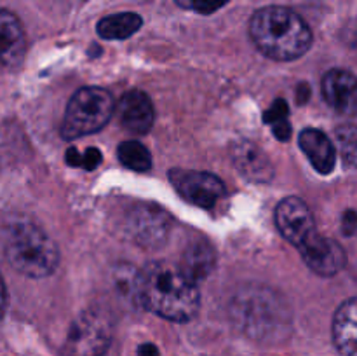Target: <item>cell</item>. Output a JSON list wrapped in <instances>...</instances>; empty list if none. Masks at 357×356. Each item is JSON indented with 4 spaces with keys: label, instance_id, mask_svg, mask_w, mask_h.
Masks as SVG:
<instances>
[{
    "label": "cell",
    "instance_id": "6da1fadb",
    "mask_svg": "<svg viewBox=\"0 0 357 356\" xmlns=\"http://www.w3.org/2000/svg\"><path fill=\"white\" fill-rule=\"evenodd\" d=\"M135 295L150 313L169 321H190L201 306L197 285L180 265L152 262L135 279Z\"/></svg>",
    "mask_w": 357,
    "mask_h": 356
},
{
    "label": "cell",
    "instance_id": "7a4b0ae2",
    "mask_svg": "<svg viewBox=\"0 0 357 356\" xmlns=\"http://www.w3.org/2000/svg\"><path fill=\"white\" fill-rule=\"evenodd\" d=\"M250 35L258 51L275 61H293L312 45L309 24L288 7L268 6L257 10L250 21Z\"/></svg>",
    "mask_w": 357,
    "mask_h": 356
},
{
    "label": "cell",
    "instance_id": "3957f363",
    "mask_svg": "<svg viewBox=\"0 0 357 356\" xmlns=\"http://www.w3.org/2000/svg\"><path fill=\"white\" fill-rule=\"evenodd\" d=\"M2 253L10 267L28 278H45L59 264L58 244L30 220H16L3 229Z\"/></svg>",
    "mask_w": 357,
    "mask_h": 356
},
{
    "label": "cell",
    "instance_id": "277c9868",
    "mask_svg": "<svg viewBox=\"0 0 357 356\" xmlns=\"http://www.w3.org/2000/svg\"><path fill=\"white\" fill-rule=\"evenodd\" d=\"M230 311L237 323L257 337L278 334L284 321V302L281 295L264 286L241 290L232 299Z\"/></svg>",
    "mask_w": 357,
    "mask_h": 356
},
{
    "label": "cell",
    "instance_id": "5b68a950",
    "mask_svg": "<svg viewBox=\"0 0 357 356\" xmlns=\"http://www.w3.org/2000/svg\"><path fill=\"white\" fill-rule=\"evenodd\" d=\"M115 103L112 94L103 87H82L68 101L61 124V136L75 140L96 133L110 121Z\"/></svg>",
    "mask_w": 357,
    "mask_h": 356
},
{
    "label": "cell",
    "instance_id": "8992f818",
    "mask_svg": "<svg viewBox=\"0 0 357 356\" xmlns=\"http://www.w3.org/2000/svg\"><path fill=\"white\" fill-rule=\"evenodd\" d=\"M110 342V321L96 311H86L70 327L65 353L68 356H103Z\"/></svg>",
    "mask_w": 357,
    "mask_h": 356
},
{
    "label": "cell",
    "instance_id": "52a82bcc",
    "mask_svg": "<svg viewBox=\"0 0 357 356\" xmlns=\"http://www.w3.org/2000/svg\"><path fill=\"white\" fill-rule=\"evenodd\" d=\"M173 220L157 206H136L126 218V232L145 248H159L167 241Z\"/></svg>",
    "mask_w": 357,
    "mask_h": 356
},
{
    "label": "cell",
    "instance_id": "ba28073f",
    "mask_svg": "<svg viewBox=\"0 0 357 356\" xmlns=\"http://www.w3.org/2000/svg\"><path fill=\"white\" fill-rule=\"evenodd\" d=\"M169 178L185 201L201 208H211L225 194L223 181L216 175L206 171L173 170Z\"/></svg>",
    "mask_w": 357,
    "mask_h": 356
},
{
    "label": "cell",
    "instance_id": "9c48e42d",
    "mask_svg": "<svg viewBox=\"0 0 357 356\" xmlns=\"http://www.w3.org/2000/svg\"><path fill=\"white\" fill-rule=\"evenodd\" d=\"M275 223L282 236L296 248L317 232L312 212L300 198H286L279 202L275 208Z\"/></svg>",
    "mask_w": 357,
    "mask_h": 356
},
{
    "label": "cell",
    "instance_id": "30bf717a",
    "mask_svg": "<svg viewBox=\"0 0 357 356\" xmlns=\"http://www.w3.org/2000/svg\"><path fill=\"white\" fill-rule=\"evenodd\" d=\"M305 264L319 276H335L344 269L347 262L344 248L340 243L330 237L314 234L309 241L298 248Z\"/></svg>",
    "mask_w": 357,
    "mask_h": 356
},
{
    "label": "cell",
    "instance_id": "8fae6325",
    "mask_svg": "<svg viewBox=\"0 0 357 356\" xmlns=\"http://www.w3.org/2000/svg\"><path fill=\"white\" fill-rule=\"evenodd\" d=\"M323 96L326 103L345 117L357 115V77L344 68H333L323 77Z\"/></svg>",
    "mask_w": 357,
    "mask_h": 356
},
{
    "label": "cell",
    "instance_id": "7c38bea8",
    "mask_svg": "<svg viewBox=\"0 0 357 356\" xmlns=\"http://www.w3.org/2000/svg\"><path fill=\"white\" fill-rule=\"evenodd\" d=\"M121 124L132 135H145L153 126V105L143 91H129L119 103Z\"/></svg>",
    "mask_w": 357,
    "mask_h": 356
},
{
    "label": "cell",
    "instance_id": "4fadbf2b",
    "mask_svg": "<svg viewBox=\"0 0 357 356\" xmlns=\"http://www.w3.org/2000/svg\"><path fill=\"white\" fill-rule=\"evenodd\" d=\"M26 54V35L23 24L10 10H0V63L17 66Z\"/></svg>",
    "mask_w": 357,
    "mask_h": 356
},
{
    "label": "cell",
    "instance_id": "5bb4252c",
    "mask_svg": "<svg viewBox=\"0 0 357 356\" xmlns=\"http://www.w3.org/2000/svg\"><path fill=\"white\" fill-rule=\"evenodd\" d=\"M232 161L237 170L253 181H268L274 177V168L267 154L253 142L241 140L232 149Z\"/></svg>",
    "mask_w": 357,
    "mask_h": 356
},
{
    "label": "cell",
    "instance_id": "9a60e30c",
    "mask_svg": "<svg viewBox=\"0 0 357 356\" xmlns=\"http://www.w3.org/2000/svg\"><path fill=\"white\" fill-rule=\"evenodd\" d=\"M300 147H302L303 154L307 159L310 161L316 171L321 175H330L335 170V163H337V150L331 140L324 135L319 129H303L300 133Z\"/></svg>",
    "mask_w": 357,
    "mask_h": 356
},
{
    "label": "cell",
    "instance_id": "2e32d148",
    "mask_svg": "<svg viewBox=\"0 0 357 356\" xmlns=\"http://www.w3.org/2000/svg\"><path fill=\"white\" fill-rule=\"evenodd\" d=\"M333 341L344 356H357V297L345 300L335 313Z\"/></svg>",
    "mask_w": 357,
    "mask_h": 356
},
{
    "label": "cell",
    "instance_id": "e0dca14e",
    "mask_svg": "<svg viewBox=\"0 0 357 356\" xmlns=\"http://www.w3.org/2000/svg\"><path fill=\"white\" fill-rule=\"evenodd\" d=\"M215 262H216V255H215V250H213V246L208 243V241L201 239V241H194V243L185 250L180 269L183 271V274L187 276L190 281H194L195 285H197L199 281L208 278L211 269L215 267Z\"/></svg>",
    "mask_w": 357,
    "mask_h": 356
},
{
    "label": "cell",
    "instance_id": "ac0fdd59",
    "mask_svg": "<svg viewBox=\"0 0 357 356\" xmlns=\"http://www.w3.org/2000/svg\"><path fill=\"white\" fill-rule=\"evenodd\" d=\"M142 16L135 13H119L103 17L98 23V35L107 40H124L142 28Z\"/></svg>",
    "mask_w": 357,
    "mask_h": 356
},
{
    "label": "cell",
    "instance_id": "d6986e66",
    "mask_svg": "<svg viewBox=\"0 0 357 356\" xmlns=\"http://www.w3.org/2000/svg\"><path fill=\"white\" fill-rule=\"evenodd\" d=\"M119 161L124 164L126 168L135 171H146L152 166V156L146 150L145 145H142L139 142H135V140H129V142H124L119 145L117 150Z\"/></svg>",
    "mask_w": 357,
    "mask_h": 356
},
{
    "label": "cell",
    "instance_id": "ffe728a7",
    "mask_svg": "<svg viewBox=\"0 0 357 356\" xmlns=\"http://www.w3.org/2000/svg\"><path fill=\"white\" fill-rule=\"evenodd\" d=\"M338 152L347 166L357 168V126L344 124L335 131Z\"/></svg>",
    "mask_w": 357,
    "mask_h": 356
},
{
    "label": "cell",
    "instance_id": "44dd1931",
    "mask_svg": "<svg viewBox=\"0 0 357 356\" xmlns=\"http://www.w3.org/2000/svg\"><path fill=\"white\" fill-rule=\"evenodd\" d=\"M65 161L70 166H80L84 170H94V168L100 166L101 163V152L98 149H87L86 152L80 154L77 152V149L66 150Z\"/></svg>",
    "mask_w": 357,
    "mask_h": 356
},
{
    "label": "cell",
    "instance_id": "7402d4cb",
    "mask_svg": "<svg viewBox=\"0 0 357 356\" xmlns=\"http://www.w3.org/2000/svg\"><path fill=\"white\" fill-rule=\"evenodd\" d=\"M288 115H289L288 105H286L284 100H281V98H279V100H275L274 103H272V107L265 112L264 119L267 124L272 126V124H275V122L288 119Z\"/></svg>",
    "mask_w": 357,
    "mask_h": 356
},
{
    "label": "cell",
    "instance_id": "603a6c76",
    "mask_svg": "<svg viewBox=\"0 0 357 356\" xmlns=\"http://www.w3.org/2000/svg\"><path fill=\"white\" fill-rule=\"evenodd\" d=\"M230 0H190L188 9L195 10L199 14H213L222 9L223 6H227Z\"/></svg>",
    "mask_w": 357,
    "mask_h": 356
},
{
    "label": "cell",
    "instance_id": "cb8c5ba5",
    "mask_svg": "<svg viewBox=\"0 0 357 356\" xmlns=\"http://www.w3.org/2000/svg\"><path fill=\"white\" fill-rule=\"evenodd\" d=\"M272 133H274L275 138L281 140V142H286V140H289V136H291V126H289L288 119H284V121H279V122H275V124H272Z\"/></svg>",
    "mask_w": 357,
    "mask_h": 356
},
{
    "label": "cell",
    "instance_id": "d4e9b609",
    "mask_svg": "<svg viewBox=\"0 0 357 356\" xmlns=\"http://www.w3.org/2000/svg\"><path fill=\"white\" fill-rule=\"evenodd\" d=\"M138 356H159V351L153 344H143L139 346Z\"/></svg>",
    "mask_w": 357,
    "mask_h": 356
},
{
    "label": "cell",
    "instance_id": "484cf974",
    "mask_svg": "<svg viewBox=\"0 0 357 356\" xmlns=\"http://www.w3.org/2000/svg\"><path fill=\"white\" fill-rule=\"evenodd\" d=\"M6 304H7L6 285H3L2 278H0V318L3 316V311H6Z\"/></svg>",
    "mask_w": 357,
    "mask_h": 356
},
{
    "label": "cell",
    "instance_id": "4316f807",
    "mask_svg": "<svg viewBox=\"0 0 357 356\" xmlns=\"http://www.w3.org/2000/svg\"><path fill=\"white\" fill-rule=\"evenodd\" d=\"M174 2L180 7H183V9H188V6H190V0H174Z\"/></svg>",
    "mask_w": 357,
    "mask_h": 356
}]
</instances>
